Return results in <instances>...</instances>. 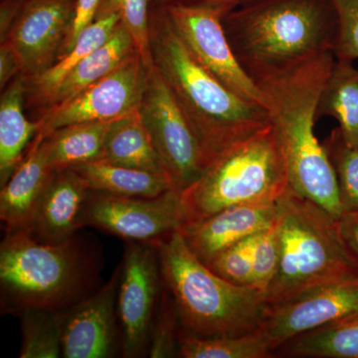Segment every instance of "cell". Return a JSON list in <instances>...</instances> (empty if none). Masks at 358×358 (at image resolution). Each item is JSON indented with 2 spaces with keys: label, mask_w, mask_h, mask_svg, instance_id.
Wrapping results in <instances>:
<instances>
[{
  "label": "cell",
  "mask_w": 358,
  "mask_h": 358,
  "mask_svg": "<svg viewBox=\"0 0 358 358\" xmlns=\"http://www.w3.org/2000/svg\"><path fill=\"white\" fill-rule=\"evenodd\" d=\"M103 160L167 176L138 110L112 122L106 138Z\"/></svg>",
  "instance_id": "cell-23"
},
{
  "label": "cell",
  "mask_w": 358,
  "mask_h": 358,
  "mask_svg": "<svg viewBox=\"0 0 358 358\" xmlns=\"http://www.w3.org/2000/svg\"><path fill=\"white\" fill-rule=\"evenodd\" d=\"M150 26L155 67L196 134L206 166L271 124L265 108L233 93L195 60L155 1Z\"/></svg>",
  "instance_id": "cell-2"
},
{
  "label": "cell",
  "mask_w": 358,
  "mask_h": 358,
  "mask_svg": "<svg viewBox=\"0 0 358 358\" xmlns=\"http://www.w3.org/2000/svg\"><path fill=\"white\" fill-rule=\"evenodd\" d=\"M84 179L90 190L131 197H157L176 189L166 174L150 173L96 160L72 167Z\"/></svg>",
  "instance_id": "cell-22"
},
{
  "label": "cell",
  "mask_w": 358,
  "mask_h": 358,
  "mask_svg": "<svg viewBox=\"0 0 358 358\" xmlns=\"http://www.w3.org/2000/svg\"><path fill=\"white\" fill-rule=\"evenodd\" d=\"M136 53L138 52L133 38L124 26L119 23L110 38L90 53L63 80L35 121L47 110L69 102L84 90L107 76Z\"/></svg>",
  "instance_id": "cell-21"
},
{
  "label": "cell",
  "mask_w": 358,
  "mask_h": 358,
  "mask_svg": "<svg viewBox=\"0 0 358 358\" xmlns=\"http://www.w3.org/2000/svg\"><path fill=\"white\" fill-rule=\"evenodd\" d=\"M117 294L121 353L126 358L148 355L150 329L164 288L159 250L126 242Z\"/></svg>",
  "instance_id": "cell-10"
},
{
  "label": "cell",
  "mask_w": 358,
  "mask_h": 358,
  "mask_svg": "<svg viewBox=\"0 0 358 358\" xmlns=\"http://www.w3.org/2000/svg\"><path fill=\"white\" fill-rule=\"evenodd\" d=\"M289 187L286 157L270 124L218 155L181 192L185 225L229 207L278 201Z\"/></svg>",
  "instance_id": "cell-7"
},
{
  "label": "cell",
  "mask_w": 358,
  "mask_h": 358,
  "mask_svg": "<svg viewBox=\"0 0 358 358\" xmlns=\"http://www.w3.org/2000/svg\"><path fill=\"white\" fill-rule=\"evenodd\" d=\"M90 189L72 169H53L38 207L30 234L41 243L67 241L82 228L80 217Z\"/></svg>",
  "instance_id": "cell-17"
},
{
  "label": "cell",
  "mask_w": 358,
  "mask_h": 358,
  "mask_svg": "<svg viewBox=\"0 0 358 358\" xmlns=\"http://www.w3.org/2000/svg\"><path fill=\"white\" fill-rule=\"evenodd\" d=\"M21 358L63 357V310L27 308L20 313Z\"/></svg>",
  "instance_id": "cell-28"
},
{
  "label": "cell",
  "mask_w": 358,
  "mask_h": 358,
  "mask_svg": "<svg viewBox=\"0 0 358 358\" xmlns=\"http://www.w3.org/2000/svg\"><path fill=\"white\" fill-rule=\"evenodd\" d=\"M222 23L248 74L334 53L338 34L331 0H254L224 15Z\"/></svg>",
  "instance_id": "cell-3"
},
{
  "label": "cell",
  "mask_w": 358,
  "mask_h": 358,
  "mask_svg": "<svg viewBox=\"0 0 358 358\" xmlns=\"http://www.w3.org/2000/svg\"><path fill=\"white\" fill-rule=\"evenodd\" d=\"M159 4L179 38L207 72L244 100L264 107L262 93L232 50L222 13L203 7Z\"/></svg>",
  "instance_id": "cell-11"
},
{
  "label": "cell",
  "mask_w": 358,
  "mask_h": 358,
  "mask_svg": "<svg viewBox=\"0 0 358 358\" xmlns=\"http://www.w3.org/2000/svg\"><path fill=\"white\" fill-rule=\"evenodd\" d=\"M338 15L334 55L338 60L358 59V0H331Z\"/></svg>",
  "instance_id": "cell-34"
},
{
  "label": "cell",
  "mask_w": 358,
  "mask_h": 358,
  "mask_svg": "<svg viewBox=\"0 0 358 358\" xmlns=\"http://www.w3.org/2000/svg\"><path fill=\"white\" fill-rule=\"evenodd\" d=\"M339 322H358V313H357V315H352V317H346V319H345V320H339Z\"/></svg>",
  "instance_id": "cell-40"
},
{
  "label": "cell",
  "mask_w": 358,
  "mask_h": 358,
  "mask_svg": "<svg viewBox=\"0 0 358 358\" xmlns=\"http://www.w3.org/2000/svg\"><path fill=\"white\" fill-rule=\"evenodd\" d=\"M126 242L157 247L182 229L186 213L181 192L171 189L157 197H131L90 190L80 217Z\"/></svg>",
  "instance_id": "cell-8"
},
{
  "label": "cell",
  "mask_w": 358,
  "mask_h": 358,
  "mask_svg": "<svg viewBox=\"0 0 358 358\" xmlns=\"http://www.w3.org/2000/svg\"><path fill=\"white\" fill-rule=\"evenodd\" d=\"M138 112L167 176L182 192L200 178L206 162L196 134L155 65Z\"/></svg>",
  "instance_id": "cell-9"
},
{
  "label": "cell",
  "mask_w": 358,
  "mask_h": 358,
  "mask_svg": "<svg viewBox=\"0 0 358 358\" xmlns=\"http://www.w3.org/2000/svg\"><path fill=\"white\" fill-rule=\"evenodd\" d=\"M180 319L173 294L164 282L159 306L150 329L148 357L169 358L178 355Z\"/></svg>",
  "instance_id": "cell-31"
},
{
  "label": "cell",
  "mask_w": 358,
  "mask_h": 358,
  "mask_svg": "<svg viewBox=\"0 0 358 358\" xmlns=\"http://www.w3.org/2000/svg\"><path fill=\"white\" fill-rule=\"evenodd\" d=\"M154 0H102L96 18L117 14L129 32L136 52L148 67H154L150 50V7Z\"/></svg>",
  "instance_id": "cell-30"
},
{
  "label": "cell",
  "mask_w": 358,
  "mask_h": 358,
  "mask_svg": "<svg viewBox=\"0 0 358 358\" xmlns=\"http://www.w3.org/2000/svg\"><path fill=\"white\" fill-rule=\"evenodd\" d=\"M24 74L18 75L0 98V186L6 185L24 159L32 141L41 131V121L25 115Z\"/></svg>",
  "instance_id": "cell-19"
},
{
  "label": "cell",
  "mask_w": 358,
  "mask_h": 358,
  "mask_svg": "<svg viewBox=\"0 0 358 358\" xmlns=\"http://www.w3.org/2000/svg\"><path fill=\"white\" fill-rule=\"evenodd\" d=\"M333 166L343 212L358 210V148L352 147L336 128L322 143Z\"/></svg>",
  "instance_id": "cell-29"
},
{
  "label": "cell",
  "mask_w": 358,
  "mask_h": 358,
  "mask_svg": "<svg viewBox=\"0 0 358 358\" xmlns=\"http://www.w3.org/2000/svg\"><path fill=\"white\" fill-rule=\"evenodd\" d=\"M121 275L120 265L109 281L63 310V357L110 358L121 352L117 308Z\"/></svg>",
  "instance_id": "cell-14"
},
{
  "label": "cell",
  "mask_w": 358,
  "mask_h": 358,
  "mask_svg": "<svg viewBox=\"0 0 358 358\" xmlns=\"http://www.w3.org/2000/svg\"><path fill=\"white\" fill-rule=\"evenodd\" d=\"M279 215L275 202L229 207L180 230L190 251L207 265L214 257L275 223Z\"/></svg>",
  "instance_id": "cell-16"
},
{
  "label": "cell",
  "mask_w": 358,
  "mask_h": 358,
  "mask_svg": "<svg viewBox=\"0 0 358 358\" xmlns=\"http://www.w3.org/2000/svg\"><path fill=\"white\" fill-rule=\"evenodd\" d=\"M358 313V278L320 287L288 303L268 307L259 329L272 350L301 334Z\"/></svg>",
  "instance_id": "cell-15"
},
{
  "label": "cell",
  "mask_w": 358,
  "mask_h": 358,
  "mask_svg": "<svg viewBox=\"0 0 358 358\" xmlns=\"http://www.w3.org/2000/svg\"><path fill=\"white\" fill-rule=\"evenodd\" d=\"M164 285L181 327L200 338L234 336L256 331L268 310L265 294L215 274L190 251L180 231L157 246Z\"/></svg>",
  "instance_id": "cell-5"
},
{
  "label": "cell",
  "mask_w": 358,
  "mask_h": 358,
  "mask_svg": "<svg viewBox=\"0 0 358 358\" xmlns=\"http://www.w3.org/2000/svg\"><path fill=\"white\" fill-rule=\"evenodd\" d=\"M117 14L96 18L84 30L76 44L51 67L37 76L25 80V110H31L34 121L43 110L50 96L68 75L90 53L105 43L119 25Z\"/></svg>",
  "instance_id": "cell-20"
},
{
  "label": "cell",
  "mask_w": 358,
  "mask_h": 358,
  "mask_svg": "<svg viewBox=\"0 0 358 358\" xmlns=\"http://www.w3.org/2000/svg\"><path fill=\"white\" fill-rule=\"evenodd\" d=\"M45 134L40 131L24 159L0 192V218L6 233L31 231L33 219L53 169L47 164Z\"/></svg>",
  "instance_id": "cell-18"
},
{
  "label": "cell",
  "mask_w": 358,
  "mask_h": 358,
  "mask_svg": "<svg viewBox=\"0 0 358 358\" xmlns=\"http://www.w3.org/2000/svg\"><path fill=\"white\" fill-rule=\"evenodd\" d=\"M317 120L334 117L343 138L358 148V69L336 59L317 102Z\"/></svg>",
  "instance_id": "cell-25"
},
{
  "label": "cell",
  "mask_w": 358,
  "mask_h": 358,
  "mask_svg": "<svg viewBox=\"0 0 358 358\" xmlns=\"http://www.w3.org/2000/svg\"><path fill=\"white\" fill-rule=\"evenodd\" d=\"M75 0H23L4 41L17 54L23 74L37 76L62 57L74 20Z\"/></svg>",
  "instance_id": "cell-13"
},
{
  "label": "cell",
  "mask_w": 358,
  "mask_h": 358,
  "mask_svg": "<svg viewBox=\"0 0 358 358\" xmlns=\"http://www.w3.org/2000/svg\"><path fill=\"white\" fill-rule=\"evenodd\" d=\"M278 205L280 261L265 293L268 307L358 278L357 268L341 244L336 220L329 212L289 187Z\"/></svg>",
  "instance_id": "cell-6"
},
{
  "label": "cell",
  "mask_w": 358,
  "mask_h": 358,
  "mask_svg": "<svg viewBox=\"0 0 358 358\" xmlns=\"http://www.w3.org/2000/svg\"><path fill=\"white\" fill-rule=\"evenodd\" d=\"M162 4H180V6L203 7L218 11L223 15L234 10L237 7L245 6L254 0H154Z\"/></svg>",
  "instance_id": "cell-38"
},
{
  "label": "cell",
  "mask_w": 358,
  "mask_h": 358,
  "mask_svg": "<svg viewBox=\"0 0 358 358\" xmlns=\"http://www.w3.org/2000/svg\"><path fill=\"white\" fill-rule=\"evenodd\" d=\"M150 68L134 54L69 102L45 112L37 120L42 133L80 122L115 121L138 110Z\"/></svg>",
  "instance_id": "cell-12"
},
{
  "label": "cell",
  "mask_w": 358,
  "mask_h": 358,
  "mask_svg": "<svg viewBox=\"0 0 358 358\" xmlns=\"http://www.w3.org/2000/svg\"><path fill=\"white\" fill-rule=\"evenodd\" d=\"M101 2L102 0H75L74 20L64 54L74 47L81 33L95 21Z\"/></svg>",
  "instance_id": "cell-36"
},
{
  "label": "cell",
  "mask_w": 358,
  "mask_h": 358,
  "mask_svg": "<svg viewBox=\"0 0 358 358\" xmlns=\"http://www.w3.org/2000/svg\"><path fill=\"white\" fill-rule=\"evenodd\" d=\"M99 266L76 235L41 243L29 232H7L0 245L2 313L64 310L94 293Z\"/></svg>",
  "instance_id": "cell-4"
},
{
  "label": "cell",
  "mask_w": 358,
  "mask_h": 358,
  "mask_svg": "<svg viewBox=\"0 0 358 358\" xmlns=\"http://www.w3.org/2000/svg\"><path fill=\"white\" fill-rule=\"evenodd\" d=\"M293 357L358 358V322H338L319 327L285 343Z\"/></svg>",
  "instance_id": "cell-27"
},
{
  "label": "cell",
  "mask_w": 358,
  "mask_h": 358,
  "mask_svg": "<svg viewBox=\"0 0 358 358\" xmlns=\"http://www.w3.org/2000/svg\"><path fill=\"white\" fill-rule=\"evenodd\" d=\"M257 235L224 250L207 266L226 281L238 286L252 287V250Z\"/></svg>",
  "instance_id": "cell-33"
},
{
  "label": "cell",
  "mask_w": 358,
  "mask_h": 358,
  "mask_svg": "<svg viewBox=\"0 0 358 358\" xmlns=\"http://www.w3.org/2000/svg\"><path fill=\"white\" fill-rule=\"evenodd\" d=\"M20 74H23L22 65L17 54L11 48L10 45L6 42L0 43V89L1 91H3L7 85Z\"/></svg>",
  "instance_id": "cell-37"
},
{
  "label": "cell",
  "mask_w": 358,
  "mask_h": 358,
  "mask_svg": "<svg viewBox=\"0 0 358 358\" xmlns=\"http://www.w3.org/2000/svg\"><path fill=\"white\" fill-rule=\"evenodd\" d=\"M279 261L280 238L277 218L273 225L257 235L254 242L252 250V287L254 289L266 293L277 273Z\"/></svg>",
  "instance_id": "cell-32"
},
{
  "label": "cell",
  "mask_w": 358,
  "mask_h": 358,
  "mask_svg": "<svg viewBox=\"0 0 358 358\" xmlns=\"http://www.w3.org/2000/svg\"><path fill=\"white\" fill-rule=\"evenodd\" d=\"M341 244L358 271V210L345 212L336 220Z\"/></svg>",
  "instance_id": "cell-35"
},
{
  "label": "cell",
  "mask_w": 358,
  "mask_h": 358,
  "mask_svg": "<svg viewBox=\"0 0 358 358\" xmlns=\"http://www.w3.org/2000/svg\"><path fill=\"white\" fill-rule=\"evenodd\" d=\"M23 0H1L0 1V42L4 41L20 13Z\"/></svg>",
  "instance_id": "cell-39"
},
{
  "label": "cell",
  "mask_w": 358,
  "mask_h": 358,
  "mask_svg": "<svg viewBox=\"0 0 358 358\" xmlns=\"http://www.w3.org/2000/svg\"><path fill=\"white\" fill-rule=\"evenodd\" d=\"M110 122H80L45 134L47 164L52 169H72L103 159Z\"/></svg>",
  "instance_id": "cell-24"
},
{
  "label": "cell",
  "mask_w": 358,
  "mask_h": 358,
  "mask_svg": "<svg viewBox=\"0 0 358 358\" xmlns=\"http://www.w3.org/2000/svg\"><path fill=\"white\" fill-rule=\"evenodd\" d=\"M274 355L260 329L234 336L200 338L181 327L178 355L185 358H267Z\"/></svg>",
  "instance_id": "cell-26"
},
{
  "label": "cell",
  "mask_w": 358,
  "mask_h": 358,
  "mask_svg": "<svg viewBox=\"0 0 358 358\" xmlns=\"http://www.w3.org/2000/svg\"><path fill=\"white\" fill-rule=\"evenodd\" d=\"M336 57L324 53L294 64L249 73L263 96L288 166L289 185L338 220L345 212L326 150L315 134L317 102Z\"/></svg>",
  "instance_id": "cell-1"
}]
</instances>
